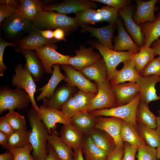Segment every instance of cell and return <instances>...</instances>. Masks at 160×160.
I'll return each mask as SVG.
<instances>
[{
	"mask_svg": "<svg viewBox=\"0 0 160 160\" xmlns=\"http://www.w3.org/2000/svg\"><path fill=\"white\" fill-rule=\"evenodd\" d=\"M57 132L52 131L48 135L49 143L54 149L60 160H73V152L61 140Z\"/></svg>",
	"mask_w": 160,
	"mask_h": 160,
	"instance_id": "f546056e",
	"label": "cell"
},
{
	"mask_svg": "<svg viewBox=\"0 0 160 160\" xmlns=\"http://www.w3.org/2000/svg\"><path fill=\"white\" fill-rule=\"evenodd\" d=\"M152 48L156 55L160 56V37L155 41L151 44Z\"/></svg>",
	"mask_w": 160,
	"mask_h": 160,
	"instance_id": "680465c9",
	"label": "cell"
},
{
	"mask_svg": "<svg viewBox=\"0 0 160 160\" xmlns=\"http://www.w3.org/2000/svg\"><path fill=\"white\" fill-rule=\"evenodd\" d=\"M13 155L9 151L0 154V160H13Z\"/></svg>",
	"mask_w": 160,
	"mask_h": 160,
	"instance_id": "6125c7cd",
	"label": "cell"
},
{
	"mask_svg": "<svg viewBox=\"0 0 160 160\" xmlns=\"http://www.w3.org/2000/svg\"><path fill=\"white\" fill-rule=\"evenodd\" d=\"M121 137L123 141H126L138 148L146 144L140 135L136 127L132 124L123 120L121 129Z\"/></svg>",
	"mask_w": 160,
	"mask_h": 160,
	"instance_id": "4dcf8cb0",
	"label": "cell"
},
{
	"mask_svg": "<svg viewBox=\"0 0 160 160\" xmlns=\"http://www.w3.org/2000/svg\"><path fill=\"white\" fill-rule=\"evenodd\" d=\"M32 22L41 30L61 29L66 36L77 30L79 26L75 17H69L53 10L39 11Z\"/></svg>",
	"mask_w": 160,
	"mask_h": 160,
	"instance_id": "7a4b0ae2",
	"label": "cell"
},
{
	"mask_svg": "<svg viewBox=\"0 0 160 160\" xmlns=\"http://www.w3.org/2000/svg\"><path fill=\"white\" fill-rule=\"evenodd\" d=\"M158 115L156 116L157 126L156 129L160 133V110L158 111Z\"/></svg>",
	"mask_w": 160,
	"mask_h": 160,
	"instance_id": "be15d7a7",
	"label": "cell"
},
{
	"mask_svg": "<svg viewBox=\"0 0 160 160\" xmlns=\"http://www.w3.org/2000/svg\"><path fill=\"white\" fill-rule=\"evenodd\" d=\"M17 13V9L11 5L0 3V24L6 18Z\"/></svg>",
	"mask_w": 160,
	"mask_h": 160,
	"instance_id": "c3c4849f",
	"label": "cell"
},
{
	"mask_svg": "<svg viewBox=\"0 0 160 160\" xmlns=\"http://www.w3.org/2000/svg\"><path fill=\"white\" fill-rule=\"evenodd\" d=\"M95 83L98 87V92L92 101L88 112L96 110L117 107L116 97L108 80L103 82Z\"/></svg>",
	"mask_w": 160,
	"mask_h": 160,
	"instance_id": "9c48e42d",
	"label": "cell"
},
{
	"mask_svg": "<svg viewBox=\"0 0 160 160\" xmlns=\"http://www.w3.org/2000/svg\"><path fill=\"white\" fill-rule=\"evenodd\" d=\"M73 160H84L81 148L74 150Z\"/></svg>",
	"mask_w": 160,
	"mask_h": 160,
	"instance_id": "94428289",
	"label": "cell"
},
{
	"mask_svg": "<svg viewBox=\"0 0 160 160\" xmlns=\"http://www.w3.org/2000/svg\"><path fill=\"white\" fill-rule=\"evenodd\" d=\"M27 117L31 128L29 142L33 149V157L35 160H45L48 153V129L34 108L27 112Z\"/></svg>",
	"mask_w": 160,
	"mask_h": 160,
	"instance_id": "6da1fadb",
	"label": "cell"
},
{
	"mask_svg": "<svg viewBox=\"0 0 160 160\" xmlns=\"http://www.w3.org/2000/svg\"><path fill=\"white\" fill-rule=\"evenodd\" d=\"M31 131L29 130H15L9 137L7 149L22 147L30 144L29 137Z\"/></svg>",
	"mask_w": 160,
	"mask_h": 160,
	"instance_id": "f35d334b",
	"label": "cell"
},
{
	"mask_svg": "<svg viewBox=\"0 0 160 160\" xmlns=\"http://www.w3.org/2000/svg\"><path fill=\"white\" fill-rule=\"evenodd\" d=\"M96 118L89 112H81L71 119V124L84 135L88 134L95 128Z\"/></svg>",
	"mask_w": 160,
	"mask_h": 160,
	"instance_id": "e575fe53",
	"label": "cell"
},
{
	"mask_svg": "<svg viewBox=\"0 0 160 160\" xmlns=\"http://www.w3.org/2000/svg\"><path fill=\"white\" fill-rule=\"evenodd\" d=\"M58 41L54 38L49 39L44 37L39 32V29L33 24L30 32L22 38L17 47L35 50L47 44Z\"/></svg>",
	"mask_w": 160,
	"mask_h": 160,
	"instance_id": "ac0fdd59",
	"label": "cell"
},
{
	"mask_svg": "<svg viewBox=\"0 0 160 160\" xmlns=\"http://www.w3.org/2000/svg\"><path fill=\"white\" fill-rule=\"evenodd\" d=\"M119 15L123 21L127 31L133 38L134 42L140 48L144 46V36L140 25L134 21L133 8L128 5L118 11Z\"/></svg>",
	"mask_w": 160,
	"mask_h": 160,
	"instance_id": "9a60e30c",
	"label": "cell"
},
{
	"mask_svg": "<svg viewBox=\"0 0 160 160\" xmlns=\"http://www.w3.org/2000/svg\"><path fill=\"white\" fill-rule=\"evenodd\" d=\"M155 75L160 76V56L148 63L143 70L141 75Z\"/></svg>",
	"mask_w": 160,
	"mask_h": 160,
	"instance_id": "bcb514c9",
	"label": "cell"
},
{
	"mask_svg": "<svg viewBox=\"0 0 160 160\" xmlns=\"http://www.w3.org/2000/svg\"><path fill=\"white\" fill-rule=\"evenodd\" d=\"M122 119L114 117L96 118L95 128L105 131L114 139L116 146L124 147V142L121 137Z\"/></svg>",
	"mask_w": 160,
	"mask_h": 160,
	"instance_id": "5bb4252c",
	"label": "cell"
},
{
	"mask_svg": "<svg viewBox=\"0 0 160 160\" xmlns=\"http://www.w3.org/2000/svg\"><path fill=\"white\" fill-rule=\"evenodd\" d=\"M20 3L17 13L32 21L38 13L43 10L49 1L39 0H19Z\"/></svg>",
	"mask_w": 160,
	"mask_h": 160,
	"instance_id": "83f0119b",
	"label": "cell"
},
{
	"mask_svg": "<svg viewBox=\"0 0 160 160\" xmlns=\"http://www.w3.org/2000/svg\"><path fill=\"white\" fill-rule=\"evenodd\" d=\"M156 149L157 151V157L158 159L160 160V147Z\"/></svg>",
	"mask_w": 160,
	"mask_h": 160,
	"instance_id": "e7e4bbea",
	"label": "cell"
},
{
	"mask_svg": "<svg viewBox=\"0 0 160 160\" xmlns=\"http://www.w3.org/2000/svg\"><path fill=\"white\" fill-rule=\"evenodd\" d=\"M97 6L92 0H65L53 4H48L43 10H53L66 15L72 13L75 14L87 9H95Z\"/></svg>",
	"mask_w": 160,
	"mask_h": 160,
	"instance_id": "8fae6325",
	"label": "cell"
},
{
	"mask_svg": "<svg viewBox=\"0 0 160 160\" xmlns=\"http://www.w3.org/2000/svg\"><path fill=\"white\" fill-rule=\"evenodd\" d=\"M11 46L16 47L14 44L5 41L2 38L1 32L0 33V76H3L4 73L6 70L7 66L4 63L3 61L4 53L5 48L7 46Z\"/></svg>",
	"mask_w": 160,
	"mask_h": 160,
	"instance_id": "7dc6e473",
	"label": "cell"
},
{
	"mask_svg": "<svg viewBox=\"0 0 160 160\" xmlns=\"http://www.w3.org/2000/svg\"><path fill=\"white\" fill-rule=\"evenodd\" d=\"M148 104L140 101L136 111V123L150 128L156 129V116L150 110Z\"/></svg>",
	"mask_w": 160,
	"mask_h": 160,
	"instance_id": "836d02e7",
	"label": "cell"
},
{
	"mask_svg": "<svg viewBox=\"0 0 160 160\" xmlns=\"http://www.w3.org/2000/svg\"><path fill=\"white\" fill-rule=\"evenodd\" d=\"M57 49L55 43H51L35 50L37 56L43 64L44 71L47 73L52 74V68L55 64H67L70 57V55L59 53L56 51Z\"/></svg>",
	"mask_w": 160,
	"mask_h": 160,
	"instance_id": "52a82bcc",
	"label": "cell"
},
{
	"mask_svg": "<svg viewBox=\"0 0 160 160\" xmlns=\"http://www.w3.org/2000/svg\"><path fill=\"white\" fill-rule=\"evenodd\" d=\"M92 46L97 49L103 58L107 67L108 79L109 81L117 66L121 63L132 59L134 54L128 51H116L106 48L99 41H91L89 42Z\"/></svg>",
	"mask_w": 160,
	"mask_h": 160,
	"instance_id": "8992f818",
	"label": "cell"
},
{
	"mask_svg": "<svg viewBox=\"0 0 160 160\" xmlns=\"http://www.w3.org/2000/svg\"><path fill=\"white\" fill-rule=\"evenodd\" d=\"M140 26L144 36V45L150 47L160 37V11L155 21L144 22Z\"/></svg>",
	"mask_w": 160,
	"mask_h": 160,
	"instance_id": "d6a6232c",
	"label": "cell"
},
{
	"mask_svg": "<svg viewBox=\"0 0 160 160\" xmlns=\"http://www.w3.org/2000/svg\"><path fill=\"white\" fill-rule=\"evenodd\" d=\"M54 38L59 41L60 40L66 41L65 34L64 31L60 29H56L53 31Z\"/></svg>",
	"mask_w": 160,
	"mask_h": 160,
	"instance_id": "11a10c76",
	"label": "cell"
},
{
	"mask_svg": "<svg viewBox=\"0 0 160 160\" xmlns=\"http://www.w3.org/2000/svg\"><path fill=\"white\" fill-rule=\"evenodd\" d=\"M9 137L2 132L0 131V144L4 149H7Z\"/></svg>",
	"mask_w": 160,
	"mask_h": 160,
	"instance_id": "9f6ffc18",
	"label": "cell"
},
{
	"mask_svg": "<svg viewBox=\"0 0 160 160\" xmlns=\"http://www.w3.org/2000/svg\"><path fill=\"white\" fill-rule=\"evenodd\" d=\"M60 134L61 140L71 149L74 150L81 148L84 135L71 124H63Z\"/></svg>",
	"mask_w": 160,
	"mask_h": 160,
	"instance_id": "d4e9b609",
	"label": "cell"
},
{
	"mask_svg": "<svg viewBox=\"0 0 160 160\" xmlns=\"http://www.w3.org/2000/svg\"><path fill=\"white\" fill-rule=\"evenodd\" d=\"M80 71L88 79L95 81V83L103 82L108 79L107 68L102 57Z\"/></svg>",
	"mask_w": 160,
	"mask_h": 160,
	"instance_id": "484cf974",
	"label": "cell"
},
{
	"mask_svg": "<svg viewBox=\"0 0 160 160\" xmlns=\"http://www.w3.org/2000/svg\"><path fill=\"white\" fill-rule=\"evenodd\" d=\"M136 128L145 144L157 148L160 147V133L156 129L136 123Z\"/></svg>",
	"mask_w": 160,
	"mask_h": 160,
	"instance_id": "8d00e7d4",
	"label": "cell"
},
{
	"mask_svg": "<svg viewBox=\"0 0 160 160\" xmlns=\"http://www.w3.org/2000/svg\"><path fill=\"white\" fill-rule=\"evenodd\" d=\"M136 156L137 160H158L157 149L146 144L138 148Z\"/></svg>",
	"mask_w": 160,
	"mask_h": 160,
	"instance_id": "f6af8a7d",
	"label": "cell"
},
{
	"mask_svg": "<svg viewBox=\"0 0 160 160\" xmlns=\"http://www.w3.org/2000/svg\"><path fill=\"white\" fill-rule=\"evenodd\" d=\"M81 148L86 160H107L109 156L95 144L89 134L84 135Z\"/></svg>",
	"mask_w": 160,
	"mask_h": 160,
	"instance_id": "f1b7e54d",
	"label": "cell"
},
{
	"mask_svg": "<svg viewBox=\"0 0 160 160\" xmlns=\"http://www.w3.org/2000/svg\"><path fill=\"white\" fill-rule=\"evenodd\" d=\"M65 74L64 80L70 85L77 87L79 90L87 92L97 94L98 88L97 84L92 82L80 71L74 68L68 64L60 65Z\"/></svg>",
	"mask_w": 160,
	"mask_h": 160,
	"instance_id": "30bf717a",
	"label": "cell"
},
{
	"mask_svg": "<svg viewBox=\"0 0 160 160\" xmlns=\"http://www.w3.org/2000/svg\"><path fill=\"white\" fill-rule=\"evenodd\" d=\"M76 14L75 17L78 23L87 25L94 24L103 21L97 9H87L80 11Z\"/></svg>",
	"mask_w": 160,
	"mask_h": 160,
	"instance_id": "74e56055",
	"label": "cell"
},
{
	"mask_svg": "<svg viewBox=\"0 0 160 160\" xmlns=\"http://www.w3.org/2000/svg\"><path fill=\"white\" fill-rule=\"evenodd\" d=\"M158 82H160V76L141 75L136 82L140 89L141 101L148 104L151 101L160 99V95H157L155 88L156 84Z\"/></svg>",
	"mask_w": 160,
	"mask_h": 160,
	"instance_id": "2e32d148",
	"label": "cell"
},
{
	"mask_svg": "<svg viewBox=\"0 0 160 160\" xmlns=\"http://www.w3.org/2000/svg\"><path fill=\"white\" fill-rule=\"evenodd\" d=\"M48 153L45 160H60L51 145L48 143Z\"/></svg>",
	"mask_w": 160,
	"mask_h": 160,
	"instance_id": "db71d44e",
	"label": "cell"
},
{
	"mask_svg": "<svg viewBox=\"0 0 160 160\" xmlns=\"http://www.w3.org/2000/svg\"><path fill=\"white\" fill-rule=\"evenodd\" d=\"M123 63L122 68L119 70L116 69L113 73L109 81L111 84H118L127 81L136 83L141 76L137 71L132 59Z\"/></svg>",
	"mask_w": 160,
	"mask_h": 160,
	"instance_id": "44dd1931",
	"label": "cell"
},
{
	"mask_svg": "<svg viewBox=\"0 0 160 160\" xmlns=\"http://www.w3.org/2000/svg\"><path fill=\"white\" fill-rule=\"evenodd\" d=\"M15 74L12 76L11 84L12 86L21 88L28 94L33 108L37 112L40 111L34 98L36 86L30 73L24 68L21 63L17 65L15 68Z\"/></svg>",
	"mask_w": 160,
	"mask_h": 160,
	"instance_id": "ba28073f",
	"label": "cell"
},
{
	"mask_svg": "<svg viewBox=\"0 0 160 160\" xmlns=\"http://www.w3.org/2000/svg\"><path fill=\"white\" fill-rule=\"evenodd\" d=\"M124 142V151L121 160H135V155L138 148L132 146L126 141Z\"/></svg>",
	"mask_w": 160,
	"mask_h": 160,
	"instance_id": "681fc988",
	"label": "cell"
},
{
	"mask_svg": "<svg viewBox=\"0 0 160 160\" xmlns=\"http://www.w3.org/2000/svg\"><path fill=\"white\" fill-rule=\"evenodd\" d=\"M140 98L139 93L132 100L126 104L111 108L96 110L89 113L95 117L104 116L120 118L132 124L136 127V111Z\"/></svg>",
	"mask_w": 160,
	"mask_h": 160,
	"instance_id": "5b68a950",
	"label": "cell"
},
{
	"mask_svg": "<svg viewBox=\"0 0 160 160\" xmlns=\"http://www.w3.org/2000/svg\"><path fill=\"white\" fill-rule=\"evenodd\" d=\"M60 65V64H57L53 66V73L49 81L46 85L38 89L41 92L36 97V101H39L50 97L59 83L64 80L66 76L61 72Z\"/></svg>",
	"mask_w": 160,
	"mask_h": 160,
	"instance_id": "4316f807",
	"label": "cell"
},
{
	"mask_svg": "<svg viewBox=\"0 0 160 160\" xmlns=\"http://www.w3.org/2000/svg\"><path fill=\"white\" fill-rule=\"evenodd\" d=\"M79 26L82 28L83 31H88L92 36L96 38L104 47L113 50L112 40L114 31L117 28V22L110 23L107 26L99 28L82 24L79 25Z\"/></svg>",
	"mask_w": 160,
	"mask_h": 160,
	"instance_id": "e0dca14e",
	"label": "cell"
},
{
	"mask_svg": "<svg viewBox=\"0 0 160 160\" xmlns=\"http://www.w3.org/2000/svg\"><path fill=\"white\" fill-rule=\"evenodd\" d=\"M6 119L15 130H27L25 118L14 110H9L8 113L4 116Z\"/></svg>",
	"mask_w": 160,
	"mask_h": 160,
	"instance_id": "ab89813d",
	"label": "cell"
},
{
	"mask_svg": "<svg viewBox=\"0 0 160 160\" xmlns=\"http://www.w3.org/2000/svg\"><path fill=\"white\" fill-rule=\"evenodd\" d=\"M32 150V147L30 143L22 147L10 149L8 151L13 155V160H35L31 155Z\"/></svg>",
	"mask_w": 160,
	"mask_h": 160,
	"instance_id": "7bdbcfd3",
	"label": "cell"
},
{
	"mask_svg": "<svg viewBox=\"0 0 160 160\" xmlns=\"http://www.w3.org/2000/svg\"><path fill=\"white\" fill-rule=\"evenodd\" d=\"M89 134L95 144L108 155L116 146L114 139L105 131L95 128Z\"/></svg>",
	"mask_w": 160,
	"mask_h": 160,
	"instance_id": "1f68e13d",
	"label": "cell"
},
{
	"mask_svg": "<svg viewBox=\"0 0 160 160\" xmlns=\"http://www.w3.org/2000/svg\"><path fill=\"white\" fill-rule=\"evenodd\" d=\"M95 2H97L106 4L108 6L114 7L119 10L127 5L130 2L127 0H92Z\"/></svg>",
	"mask_w": 160,
	"mask_h": 160,
	"instance_id": "f907efd6",
	"label": "cell"
},
{
	"mask_svg": "<svg viewBox=\"0 0 160 160\" xmlns=\"http://www.w3.org/2000/svg\"><path fill=\"white\" fill-rule=\"evenodd\" d=\"M39 108L40 111L37 112L38 116L47 127L49 134L51 133L52 131L57 132L56 129L57 123L63 124H71V119L61 111L47 107L43 105Z\"/></svg>",
	"mask_w": 160,
	"mask_h": 160,
	"instance_id": "7c38bea8",
	"label": "cell"
},
{
	"mask_svg": "<svg viewBox=\"0 0 160 160\" xmlns=\"http://www.w3.org/2000/svg\"><path fill=\"white\" fill-rule=\"evenodd\" d=\"M30 103L28 94L22 89L16 88L12 89L4 87L0 89V114L7 110H20L25 108Z\"/></svg>",
	"mask_w": 160,
	"mask_h": 160,
	"instance_id": "277c9868",
	"label": "cell"
},
{
	"mask_svg": "<svg viewBox=\"0 0 160 160\" xmlns=\"http://www.w3.org/2000/svg\"><path fill=\"white\" fill-rule=\"evenodd\" d=\"M111 86L116 97L117 106L129 103L140 93L139 86L136 82H124L111 84Z\"/></svg>",
	"mask_w": 160,
	"mask_h": 160,
	"instance_id": "ffe728a7",
	"label": "cell"
},
{
	"mask_svg": "<svg viewBox=\"0 0 160 160\" xmlns=\"http://www.w3.org/2000/svg\"><path fill=\"white\" fill-rule=\"evenodd\" d=\"M60 109L62 112L71 119L81 112L78 102L73 96L69 98Z\"/></svg>",
	"mask_w": 160,
	"mask_h": 160,
	"instance_id": "b9f144b4",
	"label": "cell"
},
{
	"mask_svg": "<svg viewBox=\"0 0 160 160\" xmlns=\"http://www.w3.org/2000/svg\"><path fill=\"white\" fill-rule=\"evenodd\" d=\"M117 23L118 34L117 36L113 38L115 45L113 47V50L116 51L128 50L134 53L138 52L140 47L133 41L127 33L121 17L118 18Z\"/></svg>",
	"mask_w": 160,
	"mask_h": 160,
	"instance_id": "603a6c76",
	"label": "cell"
},
{
	"mask_svg": "<svg viewBox=\"0 0 160 160\" xmlns=\"http://www.w3.org/2000/svg\"><path fill=\"white\" fill-rule=\"evenodd\" d=\"M124 147L116 146L107 160H121L124 153Z\"/></svg>",
	"mask_w": 160,
	"mask_h": 160,
	"instance_id": "f5cc1de1",
	"label": "cell"
},
{
	"mask_svg": "<svg viewBox=\"0 0 160 160\" xmlns=\"http://www.w3.org/2000/svg\"><path fill=\"white\" fill-rule=\"evenodd\" d=\"M97 94L80 90L73 96L78 103L81 112H88Z\"/></svg>",
	"mask_w": 160,
	"mask_h": 160,
	"instance_id": "60d3db41",
	"label": "cell"
},
{
	"mask_svg": "<svg viewBox=\"0 0 160 160\" xmlns=\"http://www.w3.org/2000/svg\"><path fill=\"white\" fill-rule=\"evenodd\" d=\"M76 90L75 87L68 83L64 84L55 90L50 97L43 99L42 105L59 110L69 98L73 96Z\"/></svg>",
	"mask_w": 160,
	"mask_h": 160,
	"instance_id": "cb8c5ba5",
	"label": "cell"
},
{
	"mask_svg": "<svg viewBox=\"0 0 160 160\" xmlns=\"http://www.w3.org/2000/svg\"><path fill=\"white\" fill-rule=\"evenodd\" d=\"M0 3H4L12 6L17 9L20 6L19 0H0Z\"/></svg>",
	"mask_w": 160,
	"mask_h": 160,
	"instance_id": "91938a15",
	"label": "cell"
},
{
	"mask_svg": "<svg viewBox=\"0 0 160 160\" xmlns=\"http://www.w3.org/2000/svg\"><path fill=\"white\" fill-rule=\"evenodd\" d=\"M137 4L136 12L133 17V20L138 25L142 23L147 22H153L156 19L155 11L158 8L155 6L159 1L158 0H151L144 1L135 0Z\"/></svg>",
	"mask_w": 160,
	"mask_h": 160,
	"instance_id": "d6986e66",
	"label": "cell"
},
{
	"mask_svg": "<svg viewBox=\"0 0 160 160\" xmlns=\"http://www.w3.org/2000/svg\"><path fill=\"white\" fill-rule=\"evenodd\" d=\"M156 55L152 47L145 45L140 48L138 52L134 54L132 59L134 62L137 71L140 75L147 65L154 59Z\"/></svg>",
	"mask_w": 160,
	"mask_h": 160,
	"instance_id": "d590c367",
	"label": "cell"
},
{
	"mask_svg": "<svg viewBox=\"0 0 160 160\" xmlns=\"http://www.w3.org/2000/svg\"><path fill=\"white\" fill-rule=\"evenodd\" d=\"M10 124L4 116L0 118V131L2 132L9 137L15 132Z\"/></svg>",
	"mask_w": 160,
	"mask_h": 160,
	"instance_id": "816d5d0a",
	"label": "cell"
},
{
	"mask_svg": "<svg viewBox=\"0 0 160 160\" xmlns=\"http://www.w3.org/2000/svg\"><path fill=\"white\" fill-rule=\"evenodd\" d=\"M33 24L32 21L16 13L5 19L0 25L8 42L17 47L23 35L30 32Z\"/></svg>",
	"mask_w": 160,
	"mask_h": 160,
	"instance_id": "3957f363",
	"label": "cell"
},
{
	"mask_svg": "<svg viewBox=\"0 0 160 160\" xmlns=\"http://www.w3.org/2000/svg\"><path fill=\"white\" fill-rule=\"evenodd\" d=\"M15 51L22 53L25 59L24 67L31 73L35 81H39L44 71L43 64L34 50L16 47Z\"/></svg>",
	"mask_w": 160,
	"mask_h": 160,
	"instance_id": "7402d4cb",
	"label": "cell"
},
{
	"mask_svg": "<svg viewBox=\"0 0 160 160\" xmlns=\"http://www.w3.org/2000/svg\"><path fill=\"white\" fill-rule=\"evenodd\" d=\"M39 31L42 35L44 38L52 39H53V31L51 30H41L39 29Z\"/></svg>",
	"mask_w": 160,
	"mask_h": 160,
	"instance_id": "6f0895ef",
	"label": "cell"
},
{
	"mask_svg": "<svg viewBox=\"0 0 160 160\" xmlns=\"http://www.w3.org/2000/svg\"><path fill=\"white\" fill-rule=\"evenodd\" d=\"M93 48L92 46L86 48L80 46L79 50H75L76 55L69 57L67 64L80 71L93 64L102 57L100 55L94 51Z\"/></svg>",
	"mask_w": 160,
	"mask_h": 160,
	"instance_id": "4fadbf2b",
	"label": "cell"
},
{
	"mask_svg": "<svg viewBox=\"0 0 160 160\" xmlns=\"http://www.w3.org/2000/svg\"><path fill=\"white\" fill-rule=\"evenodd\" d=\"M97 10L103 21L109 23L117 22L119 15L118 9L107 6H103Z\"/></svg>",
	"mask_w": 160,
	"mask_h": 160,
	"instance_id": "ee69618b",
	"label": "cell"
}]
</instances>
